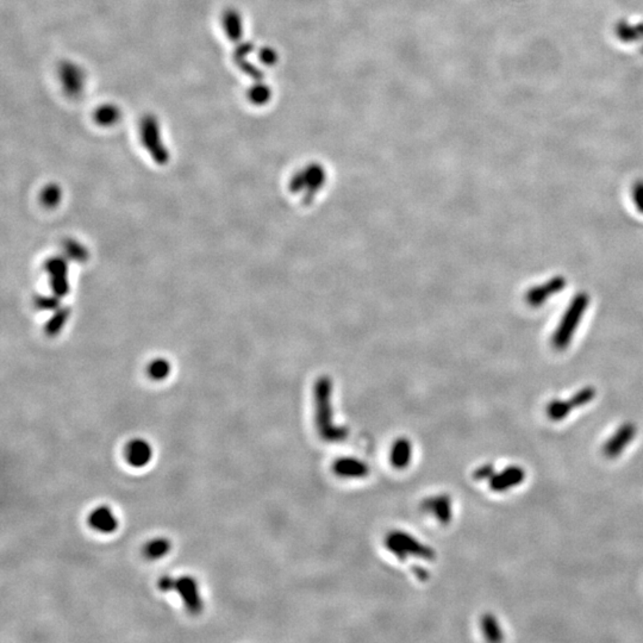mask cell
Segmentation results:
<instances>
[{
  "mask_svg": "<svg viewBox=\"0 0 643 643\" xmlns=\"http://www.w3.org/2000/svg\"><path fill=\"white\" fill-rule=\"evenodd\" d=\"M271 89L261 82H256L255 85L250 87L248 91L249 101H252L253 104L259 105V106L267 104L271 99Z\"/></svg>",
  "mask_w": 643,
  "mask_h": 643,
  "instance_id": "obj_12",
  "label": "cell"
},
{
  "mask_svg": "<svg viewBox=\"0 0 643 643\" xmlns=\"http://www.w3.org/2000/svg\"><path fill=\"white\" fill-rule=\"evenodd\" d=\"M43 196H44V199H46V203H47L48 205H51L53 203H55L56 200H58V196H60V193H58V189H56V187L54 186H51L48 187L47 190L44 191Z\"/></svg>",
  "mask_w": 643,
  "mask_h": 643,
  "instance_id": "obj_18",
  "label": "cell"
},
{
  "mask_svg": "<svg viewBox=\"0 0 643 643\" xmlns=\"http://www.w3.org/2000/svg\"><path fill=\"white\" fill-rule=\"evenodd\" d=\"M60 80L63 84L65 94L70 98H78L84 92L86 86V73L77 63H63L58 70Z\"/></svg>",
  "mask_w": 643,
  "mask_h": 643,
  "instance_id": "obj_2",
  "label": "cell"
},
{
  "mask_svg": "<svg viewBox=\"0 0 643 643\" xmlns=\"http://www.w3.org/2000/svg\"><path fill=\"white\" fill-rule=\"evenodd\" d=\"M89 523L101 534H111L118 527V519L109 507H98L89 516Z\"/></svg>",
  "mask_w": 643,
  "mask_h": 643,
  "instance_id": "obj_6",
  "label": "cell"
},
{
  "mask_svg": "<svg viewBox=\"0 0 643 643\" xmlns=\"http://www.w3.org/2000/svg\"><path fill=\"white\" fill-rule=\"evenodd\" d=\"M259 58L261 63L268 65V66H272V65H274L276 63L278 55L272 48L265 47L260 51Z\"/></svg>",
  "mask_w": 643,
  "mask_h": 643,
  "instance_id": "obj_16",
  "label": "cell"
},
{
  "mask_svg": "<svg viewBox=\"0 0 643 643\" xmlns=\"http://www.w3.org/2000/svg\"><path fill=\"white\" fill-rule=\"evenodd\" d=\"M594 395H596V392L592 388H584V390H581L580 392H578L577 395L572 397L570 403L572 404L573 407H582V405L591 402L594 398Z\"/></svg>",
  "mask_w": 643,
  "mask_h": 643,
  "instance_id": "obj_15",
  "label": "cell"
},
{
  "mask_svg": "<svg viewBox=\"0 0 643 643\" xmlns=\"http://www.w3.org/2000/svg\"><path fill=\"white\" fill-rule=\"evenodd\" d=\"M120 118H122V111L117 105L111 104V103L101 105L94 110V120L99 127H104V128L113 127L120 122Z\"/></svg>",
  "mask_w": 643,
  "mask_h": 643,
  "instance_id": "obj_9",
  "label": "cell"
},
{
  "mask_svg": "<svg viewBox=\"0 0 643 643\" xmlns=\"http://www.w3.org/2000/svg\"><path fill=\"white\" fill-rule=\"evenodd\" d=\"M153 457L151 446L144 438H134L125 447V459L136 469L147 466Z\"/></svg>",
  "mask_w": 643,
  "mask_h": 643,
  "instance_id": "obj_5",
  "label": "cell"
},
{
  "mask_svg": "<svg viewBox=\"0 0 643 643\" xmlns=\"http://www.w3.org/2000/svg\"><path fill=\"white\" fill-rule=\"evenodd\" d=\"M222 23H223V29H224L225 35L228 36V39L233 42H240L243 37V22H242L240 13L234 8L225 10Z\"/></svg>",
  "mask_w": 643,
  "mask_h": 643,
  "instance_id": "obj_8",
  "label": "cell"
},
{
  "mask_svg": "<svg viewBox=\"0 0 643 643\" xmlns=\"http://www.w3.org/2000/svg\"><path fill=\"white\" fill-rule=\"evenodd\" d=\"M493 473V467L491 465L485 466L483 469H479L477 473V477L479 479H483V478H488L491 476Z\"/></svg>",
  "mask_w": 643,
  "mask_h": 643,
  "instance_id": "obj_19",
  "label": "cell"
},
{
  "mask_svg": "<svg viewBox=\"0 0 643 643\" xmlns=\"http://www.w3.org/2000/svg\"><path fill=\"white\" fill-rule=\"evenodd\" d=\"M483 628H484L485 635L490 641H502L503 639V634H502V630H500L499 625H498V622L491 615L484 616V618H483Z\"/></svg>",
  "mask_w": 643,
  "mask_h": 643,
  "instance_id": "obj_13",
  "label": "cell"
},
{
  "mask_svg": "<svg viewBox=\"0 0 643 643\" xmlns=\"http://www.w3.org/2000/svg\"><path fill=\"white\" fill-rule=\"evenodd\" d=\"M526 479V471L518 466H511L491 479V488L495 491H507L509 488L522 484Z\"/></svg>",
  "mask_w": 643,
  "mask_h": 643,
  "instance_id": "obj_7",
  "label": "cell"
},
{
  "mask_svg": "<svg viewBox=\"0 0 643 643\" xmlns=\"http://www.w3.org/2000/svg\"><path fill=\"white\" fill-rule=\"evenodd\" d=\"M171 549V543L170 541L163 537L151 540L149 542L144 546V554L149 560H158L165 556V555Z\"/></svg>",
  "mask_w": 643,
  "mask_h": 643,
  "instance_id": "obj_10",
  "label": "cell"
},
{
  "mask_svg": "<svg viewBox=\"0 0 643 643\" xmlns=\"http://www.w3.org/2000/svg\"><path fill=\"white\" fill-rule=\"evenodd\" d=\"M140 139L144 147L149 151L155 163L165 165L170 160V154L161 137L159 120L155 115L147 113L141 118Z\"/></svg>",
  "mask_w": 643,
  "mask_h": 643,
  "instance_id": "obj_1",
  "label": "cell"
},
{
  "mask_svg": "<svg viewBox=\"0 0 643 643\" xmlns=\"http://www.w3.org/2000/svg\"><path fill=\"white\" fill-rule=\"evenodd\" d=\"M175 581H177V579L171 577V575H163V577L160 578L158 586L163 592H171V591H174Z\"/></svg>",
  "mask_w": 643,
  "mask_h": 643,
  "instance_id": "obj_17",
  "label": "cell"
},
{
  "mask_svg": "<svg viewBox=\"0 0 643 643\" xmlns=\"http://www.w3.org/2000/svg\"><path fill=\"white\" fill-rule=\"evenodd\" d=\"M636 435V426L632 423H624L623 426L617 429L615 435L609 438L604 445L603 452L609 459H615L620 457L625 447L634 440Z\"/></svg>",
  "mask_w": 643,
  "mask_h": 643,
  "instance_id": "obj_4",
  "label": "cell"
},
{
  "mask_svg": "<svg viewBox=\"0 0 643 643\" xmlns=\"http://www.w3.org/2000/svg\"><path fill=\"white\" fill-rule=\"evenodd\" d=\"M573 407L570 402H561V400H554L550 402L549 405L547 407V414L552 421L559 422L565 419L567 416L570 415Z\"/></svg>",
  "mask_w": 643,
  "mask_h": 643,
  "instance_id": "obj_11",
  "label": "cell"
},
{
  "mask_svg": "<svg viewBox=\"0 0 643 643\" xmlns=\"http://www.w3.org/2000/svg\"><path fill=\"white\" fill-rule=\"evenodd\" d=\"M168 373H170V366H168L166 361H155V362H153L149 366V376L153 379H165L168 376Z\"/></svg>",
  "mask_w": 643,
  "mask_h": 643,
  "instance_id": "obj_14",
  "label": "cell"
},
{
  "mask_svg": "<svg viewBox=\"0 0 643 643\" xmlns=\"http://www.w3.org/2000/svg\"><path fill=\"white\" fill-rule=\"evenodd\" d=\"M174 591L178 592L182 599V603L190 613L198 615L203 611L204 603H203L197 580L194 578L189 577V575L178 578L175 581Z\"/></svg>",
  "mask_w": 643,
  "mask_h": 643,
  "instance_id": "obj_3",
  "label": "cell"
}]
</instances>
